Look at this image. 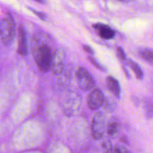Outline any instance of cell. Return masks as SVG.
<instances>
[{
    "label": "cell",
    "mask_w": 153,
    "mask_h": 153,
    "mask_svg": "<svg viewBox=\"0 0 153 153\" xmlns=\"http://www.w3.org/2000/svg\"><path fill=\"white\" fill-rule=\"evenodd\" d=\"M32 53L39 70L47 72L50 69L52 58V49L47 43L38 42L32 48Z\"/></svg>",
    "instance_id": "1"
},
{
    "label": "cell",
    "mask_w": 153,
    "mask_h": 153,
    "mask_svg": "<svg viewBox=\"0 0 153 153\" xmlns=\"http://www.w3.org/2000/svg\"><path fill=\"white\" fill-rule=\"evenodd\" d=\"M16 35V27L13 18L7 13L3 19H0V38L4 45L11 43Z\"/></svg>",
    "instance_id": "2"
},
{
    "label": "cell",
    "mask_w": 153,
    "mask_h": 153,
    "mask_svg": "<svg viewBox=\"0 0 153 153\" xmlns=\"http://www.w3.org/2000/svg\"><path fill=\"white\" fill-rule=\"evenodd\" d=\"M105 130V117L102 112H97L93 117L91 123V133L94 140H100Z\"/></svg>",
    "instance_id": "3"
},
{
    "label": "cell",
    "mask_w": 153,
    "mask_h": 153,
    "mask_svg": "<svg viewBox=\"0 0 153 153\" xmlns=\"http://www.w3.org/2000/svg\"><path fill=\"white\" fill-rule=\"evenodd\" d=\"M76 80L79 88L82 91H87L94 88L95 81L91 73L84 67H79L76 72Z\"/></svg>",
    "instance_id": "4"
},
{
    "label": "cell",
    "mask_w": 153,
    "mask_h": 153,
    "mask_svg": "<svg viewBox=\"0 0 153 153\" xmlns=\"http://www.w3.org/2000/svg\"><path fill=\"white\" fill-rule=\"evenodd\" d=\"M64 59L65 54L63 49H56L53 52L51 62L50 69L52 73L55 76H59L64 70Z\"/></svg>",
    "instance_id": "5"
},
{
    "label": "cell",
    "mask_w": 153,
    "mask_h": 153,
    "mask_svg": "<svg viewBox=\"0 0 153 153\" xmlns=\"http://www.w3.org/2000/svg\"><path fill=\"white\" fill-rule=\"evenodd\" d=\"M80 105V97L76 93H70L64 101V111L67 114H72L77 111Z\"/></svg>",
    "instance_id": "6"
},
{
    "label": "cell",
    "mask_w": 153,
    "mask_h": 153,
    "mask_svg": "<svg viewBox=\"0 0 153 153\" xmlns=\"http://www.w3.org/2000/svg\"><path fill=\"white\" fill-rule=\"evenodd\" d=\"M105 97L99 89L93 90L88 97V105L91 110H97L104 104Z\"/></svg>",
    "instance_id": "7"
},
{
    "label": "cell",
    "mask_w": 153,
    "mask_h": 153,
    "mask_svg": "<svg viewBox=\"0 0 153 153\" xmlns=\"http://www.w3.org/2000/svg\"><path fill=\"white\" fill-rule=\"evenodd\" d=\"M17 52L21 56H26L28 54V42L27 34L22 25H19L18 28V49Z\"/></svg>",
    "instance_id": "8"
},
{
    "label": "cell",
    "mask_w": 153,
    "mask_h": 153,
    "mask_svg": "<svg viewBox=\"0 0 153 153\" xmlns=\"http://www.w3.org/2000/svg\"><path fill=\"white\" fill-rule=\"evenodd\" d=\"M94 28L98 32L99 35L105 40H111L115 36V31L109 25L103 23H97L94 25Z\"/></svg>",
    "instance_id": "9"
},
{
    "label": "cell",
    "mask_w": 153,
    "mask_h": 153,
    "mask_svg": "<svg viewBox=\"0 0 153 153\" xmlns=\"http://www.w3.org/2000/svg\"><path fill=\"white\" fill-rule=\"evenodd\" d=\"M106 83H107V88L108 91L115 97L120 98L121 90L118 81L115 78L112 77V76H108L107 79H106Z\"/></svg>",
    "instance_id": "10"
},
{
    "label": "cell",
    "mask_w": 153,
    "mask_h": 153,
    "mask_svg": "<svg viewBox=\"0 0 153 153\" xmlns=\"http://www.w3.org/2000/svg\"><path fill=\"white\" fill-rule=\"evenodd\" d=\"M138 55L146 62L153 66V49L149 47L140 48L138 50Z\"/></svg>",
    "instance_id": "11"
},
{
    "label": "cell",
    "mask_w": 153,
    "mask_h": 153,
    "mask_svg": "<svg viewBox=\"0 0 153 153\" xmlns=\"http://www.w3.org/2000/svg\"><path fill=\"white\" fill-rule=\"evenodd\" d=\"M126 63L128 66H129L130 68L132 70V71L134 72V73L135 74L136 77L137 79H143V72L142 70V69L140 68V66L137 64L136 62H134V61H132L131 59H126Z\"/></svg>",
    "instance_id": "12"
},
{
    "label": "cell",
    "mask_w": 153,
    "mask_h": 153,
    "mask_svg": "<svg viewBox=\"0 0 153 153\" xmlns=\"http://www.w3.org/2000/svg\"><path fill=\"white\" fill-rule=\"evenodd\" d=\"M119 130H120V123L117 120L111 121V122L108 124L107 128H106L107 134L112 137L117 135Z\"/></svg>",
    "instance_id": "13"
},
{
    "label": "cell",
    "mask_w": 153,
    "mask_h": 153,
    "mask_svg": "<svg viewBox=\"0 0 153 153\" xmlns=\"http://www.w3.org/2000/svg\"><path fill=\"white\" fill-rule=\"evenodd\" d=\"M103 153H114V149L110 140H105L102 143Z\"/></svg>",
    "instance_id": "14"
},
{
    "label": "cell",
    "mask_w": 153,
    "mask_h": 153,
    "mask_svg": "<svg viewBox=\"0 0 153 153\" xmlns=\"http://www.w3.org/2000/svg\"><path fill=\"white\" fill-rule=\"evenodd\" d=\"M146 114L148 118L153 117V101L149 102L146 104Z\"/></svg>",
    "instance_id": "15"
},
{
    "label": "cell",
    "mask_w": 153,
    "mask_h": 153,
    "mask_svg": "<svg viewBox=\"0 0 153 153\" xmlns=\"http://www.w3.org/2000/svg\"><path fill=\"white\" fill-rule=\"evenodd\" d=\"M117 56L119 57L120 59L124 61H126V56L125 52H124L122 48L120 47V46L117 48Z\"/></svg>",
    "instance_id": "16"
},
{
    "label": "cell",
    "mask_w": 153,
    "mask_h": 153,
    "mask_svg": "<svg viewBox=\"0 0 153 153\" xmlns=\"http://www.w3.org/2000/svg\"><path fill=\"white\" fill-rule=\"evenodd\" d=\"M114 153H130V152L124 146H116L114 148Z\"/></svg>",
    "instance_id": "17"
},
{
    "label": "cell",
    "mask_w": 153,
    "mask_h": 153,
    "mask_svg": "<svg viewBox=\"0 0 153 153\" xmlns=\"http://www.w3.org/2000/svg\"><path fill=\"white\" fill-rule=\"evenodd\" d=\"M89 59H90V61H91V62L93 64V65H94L96 67H97V68H98L99 70H103V71H105V69L104 68V67H102V66L101 65V64H100V63H98L97 61V60L96 59H94V58H91V57H90L89 58Z\"/></svg>",
    "instance_id": "18"
},
{
    "label": "cell",
    "mask_w": 153,
    "mask_h": 153,
    "mask_svg": "<svg viewBox=\"0 0 153 153\" xmlns=\"http://www.w3.org/2000/svg\"><path fill=\"white\" fill-rule=\"evenodd\" d=\"M29 9L31 10V11L33 12V13H34V14L36 15V16H38V17L40 18V19H42V20H45V19H46V15L45 14V13H43V12L37 11V10H34V9H32V8H29Z\"/></svg>",
    "instance_id": "19"
},
{
    "label": "cell",
    "mask_w": 153,
    "mask_h": 153,
    "mask_svg": "<svg viewBox=\"0 0 153 153\" xmlns=\"http://www.w3.org/2000/svg\"><path fill=\"white\" fill-rule=\"evenodd\" d=\"M83 49L88 54H91V55H93L94 54V50L92 49V48L89 46H86V45H84L83 46Z\"/></svg>",
    "instance_id": "20"
}]
</instances>
